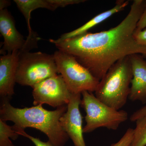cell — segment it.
Masks as SVG:
<instances>
[{
    "label": "cell",
    "instance_id": "6da1fadb",
    "mask_svg": "<svg viewBox=\"0 0 146 146\" xmlns=\"http://www.w3.org/2000/svg\"><path fill=\"white\" fill-rule=\"evenodd\" d=\"M145 1L134 0L130 9L115 27L58 41L50 39L58 50L73 56L99 81L121 58L134 54L146 56V47L138 44L133 34L143 11Z\"/></svg>",
    "mask_w": 146,
    "mask_h": 146
},
{
    "label": "cell",
    "instance_id": "7a4b0ae2",
    "mask_svg": "<svg viewBox=\"0 0 146 146\" xmlns=\"http://www.w3.org/2000/svg\"><path fill=\"white\" fill-rule=\"evenodd\" d=\"M67 110V106L52 111L47 110L41 105L17 108L11 104L10 100L4 99H1L0 119L13 122L12 127L17 133L27 128H33L46 134L55 146H64L70 138L62 128L60 120Z\"/></svg>",
    "mask_w": 146,
    "mask_h": 146
},
{
    "label": "cell",
    "instance_id": "3957f363",
    "mask_svg": "<svg viewBox=\"0 0 146 146\" xmlns=\"http://www.w3.org/2000/svg\"><path fill=\"white\" fill-rule=\"evenodd\" d=\"M132 68L129 56L118 60L100 81L95 96L110 107L119 110L127 101L130 92Z\"/></svg>",
    "mask_w": 146,
    "mask_h": 146
},
{
    "label": "cell",
    "instance_id": "277c9868",
    "mask_svg": "<svg viewBox=\"0 0 146 146\" xmlns=\"http://www.w3.org/2000/svg\"><path fill=\"white\" fill-rule=\"evenodd\" d=\"M59 74L53 54L40 52L19 53L16 82L32 88Z\"/></svg>",
    "mask_w": 146,
    "mask_h": 146
},
{
    "label": "cell",
    "instance_id": "5b68a950",
    "mask_svg": "<svg viewBox=\"0 0 146 146\" xmlns=\"http://www.w3.org/2000/svg\"><path fill=\"white\" fill-rule=\"evenodd\" d=\"M81 105L86 112V125L84 133H91L100 127L115 130L128 119L127 112L117 110L99 100L92 93L84 91L81 94Z\"/></svg>",
    "mask_w": 146,
    "mask_h": 146
},
{
    "label": "cell",
    "instance_id": "8992f818",
    "mask_svg": "<svg viewBox=\"0 0 146 146\" xmlns=\"http://www.w3.org/2000/svg\"><path fill=\"white\" fill-rule=\"evenodd\" d=\"M53 54L58 73L72 94H81L86 91L95 92L100 81L75 58L59 50Z\"/></svg>",
    "mask_w": 146,
    "mask_h": 146
},
{
    "label": "cell",
    "instance_id": "52a82bcc",
    "mask_svg": "<svg viewBox=\"0 0 146 146\" xmlns=\"http://www.w3.org/2000/svg\"><path fill=\"white\" fill-rule=\"evenodd\" d=\"M32 88L34 106L46 104L56 108L67 106L73 94L61 75L47 78Z\"/></svg>",
    "mask_w": 146,
    "mask_h": 146
},
{
    "label": "cell",
    "instance_id": "ba28073f",
    "mask_svg": "<svg viewBox=\"0 0 146 146\" xmlns=\"http://www.w3.org/2000/svg\"><path fill=\"white\" fill-rule=\"evenodd\" d=\"M81 94H72L67 110L60 118V124L74 146H86L83 137L82 117L80 106L81 102Z\"/></svg>",
    "mask_w": 146,
    "mask_h": 146
},
{
    "label": "cell",
    "instance_id": "9c48e42d",
    "mask_svg": "<svg viewBox=\"0 0 146 146\" xmlns=\"http://www.w3.org/2000/svg\"><path fill=\"white\" fill-rule=\"evenodd\" d=\"M19 51L3 54L0 57V96L1 99L10 100L15 94L14 86Z\"/></svg>",
    "mask_w": 146,
    "mask_h": 146
},
{
    "label": "cell",
    "instance_id": "30bf717a",
    "mask_svg": "<svg viewBox=\"0 0 146 146\" xmlns=\"http://www.w3.org/2000/svg\"><path fill=\"white\" fill-rule=\"evenodd\" d=\"M0 32L4 38L1 52L10 54L23 48L25 40L16 29L14 19L7 9L0 10Z\"/></svg>",
    "mask_w": 146,
    "mask_h": 146
},
{
    "label": "cell",
    "instance_id": "8fae6325",
    "mask_svg": "<svg viewBox=\"0 0 146 146\" xmlns=\"http://www.w3.org/2000/svg\"><path fill=\"white\" fill-rule=\"evenodd\" d=\"M14 2L26 21L29 35L25 39V43L20 53L29 52L31 50L37 48V43L40 38L36 33L33 30L30 25L32 12L39 8H45L54 11L48 0H14Z\"/></svg>",
    "mask_w": 146,
    "mask_h": 146
},
{
    "label": "cell",
    "instance_id": "7c38bea8",
    "mask_svg": "<svg viewBox=\"0 0 146 146\" xmlns=\"http://www.w3.org/2000/svg\"><path fill=\"white\" fill-rule=\"evenodd\" d=\"M132 78L131 83L129 99L132 101H139L146 103V61L140 54L129 56Z\"/></svg>",
    "mask_w": 146,
    "mask_h": 146
},
{
    "label": "cell",
    "instance_id": "4fadbf2b",
    "mask_svg": "<svg viewBox=\"0 0 146 146\" xmlns=\"http://www.w3.org/2000/svg\"><path fill=\"white\" fill-rule=\"evenodd\" d=\"M129 3V1L125 0H118L116 5L111 9L98 14L81 27L74 30L64 33L60 38L56 39L58 41H62L65 39H70L88 32L89 29L99 25L115 13L123 10Z\"/></svg>",
    "mask_w": 146,
    "mask_h": 146
},
{
    "label": "cell",
    "instance_id": "5bb4252c",
    "mask_svg": "<svg viewBox=\"0 0 146 146\" xmlns=\"http://www.w3.org/2000/svg\"><path fill=\"white\" fill-rule=\"evenodd\" d=\"M132 141L129 146L146 145V116L136 121Z\"/></svg>",
    "mask_w": 146,
    "mask_h": 146
},
{
    "label": "cell",
    "instance_id": "9a60e30c",
    "mask_svg": "<svg viewBox=\"0 0 146 146\" xmlns=\"http://www.w3.org/2000/svg\"><path fill=\"white\" fill-rule=\"evenodd\" d=\"M20 135L5 121L0 119V146H15L10 140H17Z\"/></svg>",
    "mask_w": 146,
    "mask_h": 146
},
{
    "label": "cell",
    "instance_id": "2e32d148",
    "mask_svg": "<svg viewBox=\"0 0 146 146\" xmlns=\"http://www.w3.org/2000/svg\"><path fill=\"white\" fill-rule=\"evenodd\" d=\"M133 135V129L129 128L117 142L112 144L110 146H129L132 141Z\"/></svg>",
    "mask_w": 146,
    "mask_h": 146
},
{
    "label": "cell",
    "instance_id": "e0dca14e",
    "mask_svg": "<svg viewBox=\"0 0 146 146\" xmlns=\"http://www.w3.org/2000/svg\"><path fill=\"white\" fill-rule=\"evenodd\" d=\"M55 10L58 7H64L67 6L78 4L86 1L84 0H48Z\"/></svg>",
    "mask_w": 146,
    "mask_h": 146
},
{
    "label": "cell",
    "instance_id": "ac0fdd59",
    "mask_svg": "<svg viewBox=\"0 0 146 146\" xmlns=\"http://www.w3.org/2000/svg\"><path fill=\"white\" fill-rule=\"evenodd\" d=\"M18 134L28 138L34 144L35 146H55L51 143L48 141L47 142H44L41 141L39 138H35L33 136L29 135L25 131L19 132Z\"/></svg>",
    "mask_w": 146,
    "mask_h": 146
},
{
    "label": "cell",
    "instance_id": "d6986e66",
    "mask_svg": "<svg viewBox=\"0 0 146 146\" xmlns=\"http://www.w3.org/2000/svg\"><path fill=\"white\" fill-rule=\"evenodd\" d=\"M133 36L138 44L146 47V28L142 30L135 29Z\"/></svg>",
    "mask_w": 146,
    "mask_h": 146
},
{
    "label": "cell",
    "instance_id": "ffe728a7",
    "mask_svg": "<svg viewBox=\"0 0 146 146\" xmlns=\"http://www.w3.org/2000/svg\"><path fill=\"white\" fill-rule=\"evenodd\" d=\"M146 116V105L136 110L130 117L131 121H136L138 119Z\"/></svg>",
    "mask_w": 146,
    "mask_h": 146
},
{
    "label": "cell",
    "instance_id": "44dd1931",
    "mask_svg": "<svg viewBox=\"0 0 146 146\" xmlns=\"http://www.w3.org/2000/svg\"><path fill=\"white\" fill-rule=\"evenodd\" d=\"M146 28V1L143 11L136 25V30H142Z\"/></svg>",
    "mask_w": 146,
    "mask_h": 146
},
{
    "label": "cell",
    "instance_id": "7402d4cb",
    "mask_svg": "<svg viewBox=\"0 0 146 146\" xmlns=\"http://www.w3.org/2000/svg\"><path fill=\"white\" fill-rule=\"evenodd\" d=\"M11 5V2L7 0H1L0 1V10L5 9Z\"/></svg>",
    "mask_w": 146,
    "mask_h": 146
}]
</instances>
